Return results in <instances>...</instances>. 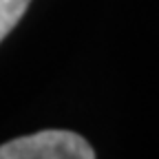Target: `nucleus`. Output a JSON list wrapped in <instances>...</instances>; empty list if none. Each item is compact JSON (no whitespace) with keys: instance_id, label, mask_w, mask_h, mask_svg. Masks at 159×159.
Here are the masks:
<instances>
[{"instance_id":"f03ea898","label":"nucleus","mask_w":159,"mask_h":159,"mask_svg":"<svg viewBox=\"0 0 159 159\" xmlns=\"http://www.w3.org/2000/svg\"><path fill=\"white\" fill-rule=\"evenodd\" d=\"M31 5V0H0V42L13 31Z\"/></svg>"},{"instance_id":"f257e3e1","label":"nucleus","mask_w":159,"mask_h":159,"mask_svg":"<svg viewBox=\"0 0 159 159\" xmlns=\"http://www.w3.org/2000/svg\"><path fill=\"white\" fill-rule=\"evenodd\" d=\"M0 159H95V150L77 133L40 130L2 144Z\"/></svg>"}]
</instances>
